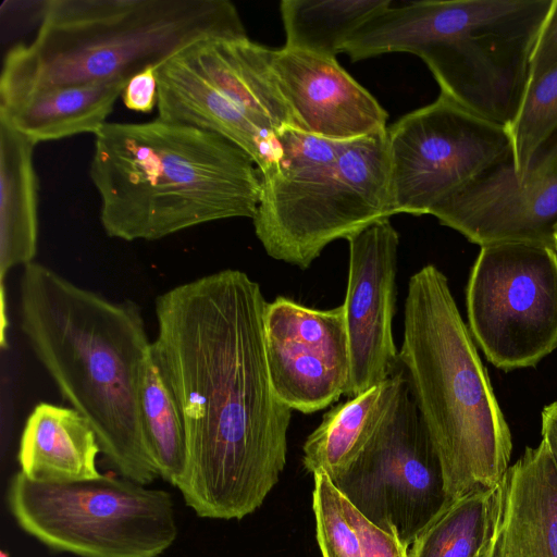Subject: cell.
Segmentation results:
<instances>
[{"label": "cell", "mask_w": 557, "mask_h": 557, "mask_svg": "<svg viewBox=\"0 0 557 557\" xmlns=\"http://www.w3.org/2000/svg\"><path fill=\"white\" fill-rule=\"evenodd\" d=\"M260 285L226 269L156 299L152 354L181 411L187 463L177 488L199 517L242 519L286 463L292 409L269 375Z\"/></svg>", "instance_id": "1"}, {"label": "cell", "mask_w": 557, "mask_h": 557, "mask_svg": "<svg viewBox=\"0 0 557 557\" xmlns=\"http://www.w3.org/2000/svg\"><path fill=\"white\" fill-rule=\"evenodd\" d=\"M21 330L64 400L86 418L101 453L127 480L158 475L141 425L140 388L152 342L139 306L112 301L32 262L20 281Z\"/></svg>", "instance_id": "2"}, {"label": "cell", "mask_w": 557, "mask_h": 557, "mask_svg": "<svg viewBox=\"0 0 557 557\" xmlns=\"http://www.w3.org/2000/svg\"><path fill=\"white\" fill-rule=\"evenodd\" d=\"M94 136L89 176L109 237L158 240L215 221L253 219L260 173L228 139L160 117L107 122Z\"/></svg>", "instance_id": "3"}, {"label": "cell", "mask_w": 557, "mask_h": 557, "mask_svg": "<svg viewBox=\"0 0 557 557\" xmlns=\"http://www.w3.org/2000/svg\"><path fill=\"white\" fill-rule=\"evenodd\" d=\"M399 361L440 458L447 499L502 482L511 434L447 277L433 264L409 280Z\"/></svg>", "instance_id": "4"}, {"label": "cell", "mask_w": 557, "mask_h": 557, "mask_svg": "<svg viewBox=\"0 0 557 557\" xmlns=\"http://www.w3.org/2000/svg\"><path fill=\"white\" fill-rule=\"evenodd\" d=\"M5 54L0 91L131 79L209 37H247L228 0H51Z\"/></svg>", "instance_id": "5"}, {"label": "cell", "mask_w": 557, "mask_h": 557, "mask_svg": "<svg viewBox=\"0 0 557 557\" xmlns=\"http://www.w3.org/2000/svg\"><path fill=\"white\" fill-rule=\"evenodd\" d=\"M277 140L252 219L271 258L307 269L332 242L393 215L386 132L342 141L286 127Z\"/></svg>", "instance_id": "6"}, {"label": "cell", "mask_w": 557, "mask_h": 557, "mask_svg": "<svg viewBox=\"0 0 557 557\" xmlns=\"http://www.w3.org/2000/svg\"><path fill=\"white\" fill-rule=\"evenodd\" d=\"M8 502L25 532L81 557H156L177 536L170 493L112 475L45 483L20 471Z\"/></svg>", "instance_id": "7"}, {"label": "cell", "mask_w": 557, "mask_h": 557, "mask_svg": "<svg viewBox=\"0 0 557 557\" xmlns=\"http://www.w3.org/2000/svg\"><path fill=\"white\" fill-rule=\"evenodd\" d=\"M554 0H457L449 34L416 51L441 95L508 127L520 109L531 55Z\"/></svg>", "instance_id": "8"}, {"label": "cell", "mask_w": 557, "mask_h": 557, "mask_svg": "<svg viewBox=\"0 0 557 557\" xmlns=\"http://www.w3.org/2000/svg\"><path fill=\"white\" fill-rule=\"evenodd\" d=\"M471 334L505 371L533 367L557 347V251L540 243L482 246L467 287Z\"/></svg>", "instance_id": "9"}, {"label": "cell", "mask_w": 557, "mask_h": 557, "mask_svg": "<svg viewBox=\"0 0 557 557\" xmlns=\"http://www.w3.org/2000/svg\"><path fill=\"white\" fill-rule=\"evenodd\" d=\"M393 214H430L490 170L512 161L508 128L443 95L386 129Z\"/></svg>", "instance_id": "10"}, {"label": "cell", "mask_w": 557, "mask_h": 557, "mask_svg": "<svg viewBox=\"0 0 557 557\" xmlns=\"http://www.w3.org/2000/svg\"><path fill=\"white\" fill-rule=\"evenodd\" d=\"M333 482L364 517L407 547L447 504L442 465L406 374L368 445Z\"/></svg>", "instance_id": "11"}, {"label": "cell", "mask_w": 557, "mask_h": 557, "mask_svg": "<svg viewBox=\"0 0 557 557\" xmlns=\"http://www.w3.org/2000/svg\"><path fill=\"white\" fill-rule=\"evenodd\" d=\"M263 339L272 387L292 410L311 413L347 394L351 363L343 305L314 309L277 297L265 305Z\"/></svg>", "instance_id": "12"}, {"label": "cell", "mask_w": 557, "mask_h": 557, "mask_svg": "<svg viewBox=\"0 0 557 557\" xmlns=\"http://www.w3.org/2000/svg\"><path fill=\"white\" fill-rule=\"evenodd\" d=\"M441 224L482 246L524 242L554 247L557 224V133L520 175L500 164L431 211Z\"/></svg>", "instance_id": "13"}, {"label": "cell", "mask_w": 557, "mask_h": 557, "mask_svg": "<svg viewBox=\"0 0 557 557\" xmlns=\"http://www.w3.org/2000/svg\"><path fill=\"white\" fill-rule=\"evenodd\" d=\"M347 242L349 267L343 307L351 371L346 395L354 397L401 369L392 331L399 235L389 219H382Z\"/></svg>", "instance_id": "14"}, {"label": "cell", "mask_w": 557, "mask_h": 557, "mask_svg": "<svg viewBox=\"0 0 557 557\" xmlns=\"http://www.w3.org/2000/svg\"><path fill=\"white\" fill-rule=\"evenodd\" d=\"M270 53L248 36L209 37L178 51L172 62L189 101L240 110L277 135L298 127L274 78Z\"/></svg>", "instance_id": "15"}, {"label": "cell", "mask_w": 557, "mask_h": 557, "mask_svg": "<svg viewBox=\"0 0 557 557\" xmlns=\"http://www.w3.org/2000/svg\"><path fill=\"white\" fill-rule=\"evenodd\" d=\"M270 64L299 129L342 141L386 132L387 112L336 58L283 47Z\"/></svg>", "instance_id": "16"}, {"label": "cell", "mask_w": 557, "mask_h": 557, "mask_svg": "<svg viewBox=\"0 0 557 557\" xmlns=\"http://www.w3.org/2000/svg\"><path fill=\"white\" fill-rule=\"evenodd\" d=\"M493 557H557V469L543 441L510 466Z\"/></svg>", "instance_id": "17"}, {"label": "cell", "mask_w": 557, "mask_h": 557, "mask_svg": "<svg viewBox=\"0 0 557 557\" xmlns=\"http://www.w3.org/2000/svg\"><path fill=\"white\" fill-rule=\"evenodd\" d=\"M127 83L116 78L0 91V122L36 144L84 133L95 135L107 123Z\"/></svg>", "instance_id": "18"}, {"label": "cell", "mask_w": 557, "mask_h": 557, "mask_svg": "<svg viewBox=\"0 0 557 557\" xmlns=\"http://www.w3.org/2000/svg\"><path fill=\"white\" fill-rule=\"evenodd\" d=\"M101 451L89 422L74 408L39 403L25 422L18 449L21 472L45 483H67L100 475Z\"/></svg>", "instance_id": "19"}, {"label": "cell", "mask_w": 557, "mask_h": 557, "mask_svg": "<svg viewBox=\"0 0 557 557\" xmlns=\"http://www.w3.org/2000/svg\"><path fill=\"white\" fill-rule=\"evenodd\" d=\"M37 144L0 122V283L35 261L38 242Z\"/></svg>", "instance_id": "20"}, {"label": "cell", "mask_w": 557, "mask_h": 557, "mask_svg": "<svg viewBox=\"0 0 557 557\" xmlns=\"http://www.w3.org/2000/svg\"><path fill=\"white\" fill-rule=\"evenodd\" d=\"M404 376L401 368L386 381L329 410L304 444L307 471L325 473L333 481L342 475L370 442Z\"/></svg>", "instance_id": "21"}, {"label": "cell", "mask_w": 557, "mask_h": 557, "mask_svg": "<svg viewBox=\"0 0 557 557\" xmlns=\"http://www.w3.org/2000/svg\"><path fill=\"white\" fill-rule=\"evenodd\" d=\"M502 482L448 500L408 547V557H478L495 537Z\"/></svg>", "instance_id": "22"}, {"label": "cell", "mask_w": 557, "mask_h": 557, "mask_svg": "<svg viewBox=\"0 0 557 557\" xmlns=\"http://www.w3.org/2000/svg\"><path fill=\"white\" fill-rule=\"evenodd\" d=\"M392 0H283L285 46L336 58L354 33Z\"/></svg>", "instance_id": "23"}, {"label": "cell", "mask_w": 557, "mask_h": 557, "mask_svg": "<svg viewBox=\"0 0 557 557\" xmlns=\"http://www.w3.org/2000/svg\"><path fill=\"white\" fill-rule=\"evenodd\" d=\"M312 509L322 557H388L395 537L364 517L325 473L313 474Z\"/></svg>", "instance_id": "24"}, {"label": "cell", "mask_w": 557, "mask_h": 557, "mask_svg": "<svg viewBox=\"0 0 557 557\" xmlns=\"http://www.w3.org/2000/svg\"><path fill=\"white\" fill-rule=\"evenodd\" d=\"M140 416L146 445L159 475L177 486L187 463L185 428L152 352L141 382Z\"/></svg>", "instance_id": "25"}, {"label": "cell", "mask_w": 557, "mask_h": 557, "mask_svg": "<svg viewBox=\"0 0 557 557\" xmlns=\"http://www.w3.org/2000/svg\"><path fill=\"white\" fill-rule=\"evenodd\" d=\"M507 128L513 168L523 175L557 133V64L528 82L518 114Z\"/></svg>", "instance_id": "26"}, {"label": "cell", "mask_w": 557, "mask_h": 557, "mask_svg": "<svg viewBox=\"0 0 557 557\" xmlns=\"http://www.w3.org/2000/svg\"><path fill=\"white\" fill-rule=\"evenodd\" d=\"M557 64V0L545 18L530 61L529 82Z\"/></svg>", "instance_id": "27"}, {"label": "cell", "mask_w": 557, "mask_h": 557, "mask_svg": "<svg viewBox=\"0 0 557 557\" xmlns=\"http://www.w3.org/2000/svg\"><path fill=\"white\" fill-rule=\"evenodd\" d=\"M158 66H148L135 74L126 84L122 100L136 112L150 113L158 104Z\"/></svg>", "instance_id": "28"}, {"label": "cell", "mask_w": 557, "mask_h": 557, "mask_svg": "<svg viewBox=\"0 0 557 557\" xmlns=\"http://www.w3.org/2000/svg\"><path fill=\"white\" fill-rule=\"evenodd\" d=\"M542 436L557 469V400L542 411Z\"/></svg>", "instance_id": "29"}, {"label": "cell", "mask_w": 557, "mask_h": 557, "mask_svg": "<svg viewBox=\"0 0 557 557\" xmlns=\"http://www.w3.org/2000/svg\"><path fill=\"white\" fill-rule=\"evenodd\" d=\"M498 531V530H497ZM497 533L488 546L478 557H493Z\"/></svg>", "instance_id": "30"}, {"label": "cell", "mask_w": 557, "mask_h": 557, "mask_svg": "<svg viewBox=\"0 0 557 557\" xmlns=\"http://www.w3.org/2000/svg\"><path fill=\"white\" fill-rule=\"evenodd\" d=\"M553 240H554V248L557 251V224L554 228Z\"/></svg>", "instance_id": "31"}]
</instances>
